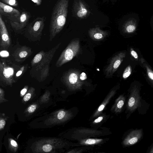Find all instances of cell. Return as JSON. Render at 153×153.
I'll use <instances>...</instances> for the list:
<instances>
[{"mask_svg":"<svg viewBox=\"0 0 153 153\" xmlns=\"http://www.w3.org/2000/svg\"><path fill=\"white\" fill-rule=\"evenodd\" d=\"M69 0H58L52 10L49 25V40L63 29L66 22Z\"/></svg>","mask_w":153,"mask_h":153,"instance_id":"1","label":"cell"},{"mask_svg":"<svg viewBox=\"0 0 153 153\" xmlns=\"http://www.w3.org/2000/svg\"><path fill=\"white\" fill-rule=\"evenodd\" d=\"M61 43H59L45 53L41 60L38 63L31 66V75L36 79L42 81L46 79L49 75V65L54 55Z\"/></svg>","mask_w":153,"mask_h":153,"instance_id":"2","label":"cell"},{"mask_svg":"<svg viewBox=\"0 0 153 153\" xmlns=\"http://www.w3.org/2000/svg\"><path fill=\"white\" fill-rule=\"evenodd\" d=\"M80 49L79 40H72L61 53L56 62V67H60L71 60L78 54Z\"/></svg>","mask_w":153,"mask_h":153,"instance_id":"3","label":"cell"},{"mask_svg":"<svg viewBox=\"0 0 153 153\" xmlns=\"http://www.w3.org/2000/svg\"><path fill=\"white\" fill-rule=\"evenodd\" d=\"M72 12L74 16L79 19L86 18L91 11L88 4L83 0H74Z\"/></svg>","mask_w":153,"mask_h":153,"instance_id":"4","label":"cell"},{"mask_svg":"<svg viewBox=\"0 0 153 153\" xmlns=\"http://www.w3.org/2000/svg\"><path fill=\"white\" fill-rule=\"evenodd\" d=\"M46 19L45 16L38 17L27 26L26 31L32 37L40 36L43 29Z\"/></svg>","mask_w":153,"mask_h":153,"instance_id":"5","label":"cell"},{"mask_svg":"<svg viewBox=\"0 0 153 153\" xmlns=\"http://www.w3.org/2000/svg\"><path fill=\"white\" fill-rule=\"evenodd\" d=\"M140 86L137 84L133 85L128 102L129 110L133 112L140 107L141 99L140 95Z\"/></svg>","mask_w":153,"mask_h":153,"instance_id":"6","label":"cell"},{"mask_svg":"<svg viewBox=\"0 0 153 153\" xmlns=\"http://www.w3.org/2000/svg\"><path fill=\"white\" fill-rule=\"evenodd\" d=\"M15 70L12 66L4 61L0 62V79L8 83L14 82Z\"/></svg>","mask_w":153,"mask_h":153,"instance_id":"7","label":"cell"},{"mask_svg":"<svg viewBox=\"0 0 153 153\" xmlns=\"http://www.w3.org/2000/svg\"><path fill=\"white\" fill-rule=\"evenodd\" d=\"M126 55L125 52H120L112 57L105 70L106 77H110L113 75L123 61Z\"/></svg>","mask_w":153,"mask_h":153,"instance_id":"8","label":"cell"},{"mask_svg":"<svg viewBox=\"0 0 153 153\" xmlns=\"http://www.w3.org/2000/svg\"><path fill=\"white\" fill-rule=\"evenodd\" d=\"M30 17L29 12L26 11H23L17 18L10 20V25L15 30H22L26 26Z\"/></svg>","mask_w":153,"mask_h":153,"instance_id":"9","label":"cell"},{"mask_svg":"<svg viewBox=\"0 0 153 153\" xmlns=\"http://www.w3.org/2000/svg\"><path fill=\"white\" fill-rule=\"evenodd\" d=\"M0 15V47L1 49H8L10 45V39L5 23Z\"/></svg>","mask_w":153,"mask_h":153,"instance_id":"10","label":"cell"},{"mask_svg":"<svg viewBox=\"0 0 153 153\" xmlns=\"http://www.w3.org/2000/svg\"><path fill=\"white\" fill-rule=\"evenodd\" d=\"M20 14L17 9L0 1V15L2 16H6L11 20L17 18Z\"/></svg>","mask_w":153,"mask_h":153,"instance_id":"11","label":"cell"},{"mask_svg":"<svg viewBox=\"0 0 153 153\" xmlns=\"http://www.w3.org/2000/svg\"><path fill=\"white\" fill-rule=\"evenodd\" d=\"M80 73L78 71L72 70L65 73L62 77V79L68 84L78 86L81 84Z\"/></svg>","mask_w":153,"mask_h":153,"instance_id":"12","label":"cell"},{"mask_svg":"<svg viewBox=\"0 0 153 153\" xmlns=\"http://www.w3.org/2000/svg\"><path fill=\"white\" fill-rule=\"evenodd\" d=\"M32 53V49L30 48L23 46L17 48L12 55L16 62H22L28 58Z\"/></svg>","mask_w":153,"mask_h":153,"instance_id":"13","label":"cell"},{"mask_svg":"<svg viewBox=\"0 0 153 153\" xmlns=\"http://www.w3.org/2000/svg\"><path fill=\"white\" fill-rule=\"evenodd\" d=\"M142 136L143 130L142 129L133 130L126 139L124 143L129 146L134 145L139 141Z\"/></svg>","mask_w":153,"mask_h":153,"instance_id":"14","label":"cell"},{"mask_svg":"<svg viewBox=\"0 0 153 153\" xmlns=\"http://www.w3.org/2000/svg\"><path fill=\"white\" fill-rule=\"evenodd\" d=\"M88 32L91 38L94 41L102 40L108 35L106 31L101 30L98 27L90 29Z\"/></svg>","mask_w":153,"mask_h":153,"instance_id":"15","label":"cell"},{"mask_svg":"<svg viewBox=\"0 0 153 153\" xmlns=\"http://www.w3.org/2000/svg\"><path fill=\"white\" fill-rule=\"evenodd\" d=\"M140 61L142 65L146 70L147 74L149 79L153 83V71L144 59L141 58Z\"/></svg>","mask_w":153,"mask_h":153,"instance_id":"16","label":"cell"},{"mask_svg":"<svg viewBox=\"0 0 153 153\" xmlns=\"http://www.w3.org/2000/svg\"><path fill=\"white\" fill-rule=\"evenodd\" d=\"M45 53V52L44 51H42L37 53L31 61V66L39 62L44 56Z\"/></svg>","mask_w":153,"mask_h":153,"instance_id":"17","label":"cell"},{"mask_svg":"<svg viewBox=\"0 0 153 153\" xmlns=\"http://www.w3.org/2000/svg\"><path fill=\"white\" fill-rule=\"evenodd\" d=\"M132 68L130 65H128L125 69L123 74V77L126 79L131 74Z\"/></svg>","mask_w":153,"mask_h":153,"instance_id":"18","label":"cell"},{"mask_svg":"<svg viewBox=\"0 0 153 153\" xmlns=\"http://www.w3.org/2000/svg\"><path fill=\"white\" fill-rule=\"evenodd\" d=\"M1 1L12 7H17L18 5L17 0H1Z\"/></svg>","mask_w":153,"mask_h":153,"instance_id":"19","label":"cell"},{"mask_svg":"<svg viewBox=\"0 0 153 153\" xmlns=\"http://www.w3.org/2000/svg\"><path fill=\"white\" fill-rule=\"evenodd\" d=\"M136 29L135 26L133 25H129L126 26L125 30L128 33H131L134 31Z\"/></svg>","mask_w":153,"mask_h":153,"instance_id":"20","label":"cell"},{"mask_svg":"<svg viewBox=\"0 0 153 153\" xmlns=\"http://www.w3.org/2000/svg\"><path fill=\"white\" fill-rule=\"evenodd\" d=\"M95 140L94 139H88L85 142V143L89 144L92 145L95 144V143L99 142L100 140Z\"/></svg>","mask_w":153,"mask_h":153,"instance_id":"21","label":"cell"},{"mask_svg":"<svg viewBox=\"0 0 153 153\" xmlns=\"http://www.w3.org/2000/svg\"><path fill=\"white\" fill-rule=\"evenodd\" d=\"M43 150L46 152H48L51 151L52 149L51 146L49 144H45L42 147Z\"/></svg>","mask_w":153,"mask_h":153,"instance_id":"22","label":"cell"},{"mask_svg":"<svg viewBox=\"0 0 153 153\" xmlns=\"http://www.w3.org/2000/svg\"><path fill=\"white\" fill-rule=\"evenodd\" d=\"M131 55L135 59H138V55L137 52L133 49L131 48L130 51Z\"/></svg>","mask_w":153,"mask_h":153,"instance_id":"23","label":"cell"},{"mask_svg":"<svg viewBox=\"0 0 153 153\" xmlns=\"http://www.w3.org/2000/svg\"><path fill=\"white\" fill-rule=\"evenodd\" d=\"M65 115V112L63 111H60L57 115V118L59 120L62 119Z\"/></svg>","mask_w":153,"mask_h":153,"instance_id":"24","label":"cell"},{"mask_svg":"<svg viewBox=\"0 0 153 153\" xmlns=\"http://www.w3.org/2000/svg\"><path fill=\"white\" fill-rule=\"evenodd\" d=\"M36 108L35 105H32L30 106L28 108V111L29 113H32L34 111Z\"/></svg>","mask_w":153,"mask_h":153,"instance_id":"25","label":"cell"},{"mask_svg":"<svg viewBox=\"0 0 153 153\" xmlns=\"http://www.w3.org/2000/svg\"><path fill=\"white\" fill-rule=\"evenodd\" d=\"M124 104V100H120L118 102L117 104V107L119 108H121L123 106Z\"/></svg>","mask_w":153,"mask_h":153,"instance_id":"26","label":"cell"},{"mask_svg":"<svg viewBox=\"0 0 153 153\" xmlns=\"http://www.w3.org/2000/svg\"><path fill=\"white\" fill-rule=\"evenodd\" d=\"M24 69V67H23L22 68H20L19 70L16 72V77H18L21 75L22 74Z\"/></svg>","mask_w":153,"mask_h":153,"instance_id":"27","label":"cell"},{"mask_svg":"<svg viewBox=\"0 0 153 153\" xmlns=\"http://www.w3.org/2000/svg\"><path fill=\"white\" fill-rule=\"evenodd\" d=\"M31 97V94L30 93L27 94L24 97L23 100L25 101H27L29 100Z\"/></svg>","mask_w":153,"mask_h":153,"instance_id":"28","label":"cell"},{"mask_svg":"<svg viewBox=\"0 0 153 153\" xmlns=\"http://www.w3.org/2000/svg\"><path fill=\"white\" fill-rule=\"evenodd\" d=\"M79 77L81 80H85L87 78L86 74L84 72H82L80 74Z\"/></svg>","mask_w":153,"mask_h":153,"instance_id":"29","label":"cell"},{"mask_svg":"<svg viewBox=\"0 0 153 153\" xmlns=\"http://www.w3.org/2000/svg\"><path fill=\"white\" fill-rule=\"evenodd\" d=\"M0 55L2 57L7 56L9 55V53L7 51H1Z\"/></svg>","mask_w":153,"mask_h":153,"instance_id":"30","label":"cell"},{"mask_svg":"<svg viewBox=\"0 0 153 153\" xmlns=\"http://www.w3.org/2000/svg\"><path fill=\"white\" fill-rule=\"evenodd\" d=\"M37 6L40 5L42 2V0H31Z\"/></svg>","mask_w":153,"mask_h":153,"instance_id":"31","label":"cell"},{"mask_svg":"<svg viewBox=\"0 0 153 153\" xmlns=\"http://www.w3.org/2000/svg\"><path fill=\"white\" fill-rule=\"evenodd\" d=\"M5 124V122L3 120H0V129H1L3 128Z\"/></svg>","mask_w":153,"mask_h":153,"instance_id":"32","label":"cell"},{"mask_svg":"<svg viewBox=\"0 0 153 153\" xmlns=\"http://www.w3.org/2000/svg\"><path fill=\"white\" fill-rule=\"evenodd\" d=\"M102 119L103 117H100L94 120V122L96 123L100 122L102 120Z\"/></svg>","mask_w":153,"mask_h":153,"instance_id":"33","label":"cell"},{"mask_svg":"<svg viewBox=\"0 0 153 153\" xmlns=\"http://www.w3.org/2000/svg\"><path fill=\"white\" fill-rule=\"evenodd\" d=\"M11 144L14 147H17V144L15 141L12 140L11 141Z\"/></svg>","mask_w":153,"mask_h":153,"instance_id":"34","label":"cell"},{"mask_svg":"<svg viewBox=\"0 0 153 153\" xmlns=\"http://www.w3.org/2000/svg\"><path fill=\"white\" fill-rule=\"evenodd\" d=\"M105 106L103 105H101L98 109V111H102L104 108Z\"/></svg>","mask_w":153,"mask_h":153,"instance_id":"35","label":"cell"},{"mask_svg":"<svg viewBox=\"0 0 153 153\" xmlns=\"http://www.w3.org/2000/svg\"><path fill=\"white\" fill-rule=\"evenodd\" d=\"M27 91V89L25 88L22 89L21 92V94L23 95H24L26 92Z\"/></svg>","mask_w":153,"mask_h":153,"instance_id":"36","label":"cell"},{"mask_svg":"<svg viewBox=\"0 0 153 153\" xmlns=\"http://www.w3.org/2000/svg\"><path fill=\"white\" fill-rule=\"evenodd\" d=\"M149 152L151 153H153V146L151 147Z\"/></svg>","mask_w":153,"mask_h":153,"instance_id":"37","label":"cell"}]
</instances>
